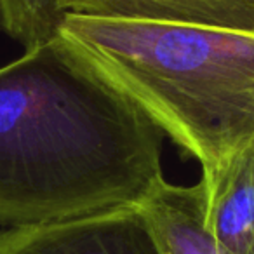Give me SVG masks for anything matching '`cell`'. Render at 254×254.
Returning a JSON list of instances; mask_svg holds the SVG:
<instances>
[{
  "label": "cell",
  "instance_id": "1",
  "mask_svg": "<svg viewBox=\"0 0 254 254\" xmlns=\"http://www.w3.org/2000/svg\"><path fill=\"white\" fill-rule=\"evenodd\" d=\"M164 131L64 37L0 68V225L141 205Z\"/></svg>",
  "mask_w": 254,
  "mask_h": 254
},
{
  "label": "cell",
  "instance_id": "7",
  "mask_svg": "<svg viewBox=\"0 0 254 254\" xmlns=\"http://www.w3.org/2000/svg\"><path fill=\"white\" fill-rule=\"evenodd\" d=\"M63 0H0V30L25 51L60 37Z\"/></svg>",
  "mask_w": 254,
  "mask_h": 254
},
{
  "label": "cell",
  "instance_id": "6",
  "mask_svg": "<svg viewBox=\"0 0 254 254\" xmlns=\"http://www.w3.org/2000/svg\"><path fill=\"white\" fill-rule=\"evenodd\" d=\"M141 209L148 216L164 254H232L209 233L204 223V185L191 187L157 181Z\"/></svg>",
  "mask_w": 254,
  "mask_h": 254
},
{
  "label": "cell",
  "instance_id": "4",
  "mask_svg": "<svg viewBox=\"0 0 254 254\" xmlns=\"http://www.w3.org/2000/svg\"><path fill=\"white\" fill-rule=\"evenodd\" d=\"M64 14L254 33V0H63Z\"/></svg>",
  "mask_w": 254,
  "mask_h": 254
},
{
  "label": "cell",
  "instance_id": "3",
  "mask_svg": "<svg viewBox=\"0 0 254 254\" xmlns=\"http://www.w3.org/2000/svg\"><path fill=\"white\" fill-rule=\"evenodd\" d=\"M0 254H164L141 205L60 221L7 226Z\"/></svg>",
  "mask_w": 254,
  "mask_h": 254
},
{
  "label": "cell",
  "instance_id": "5",
  "mask_svg": "<svg viewBox=\"0 0 254 254\" xmlns=\"http://www.w3.org/2000/svg\"><path fill=\"white\" fill-rule=\"evenodd\" d=\"M204 185V223L232 254H254V143Z\"/></svg>",
  "mask_w": 254,
  "mask_h": 254
},
{
  "label": "cell",
  "instance_id": "2",
  "mask_svg": "<svg viewBox=\"0 0 254 254\" xmlns=\"http://www.w3.org/2000/svg\"><path fill=\"white\" fill-rule=\"evenodd\" d=\"M61 37L216 178L254 143V33L66 14Z\"/></svg>",
  "mask_w": 254,
  "mask_h": 254
}]
</instances>
